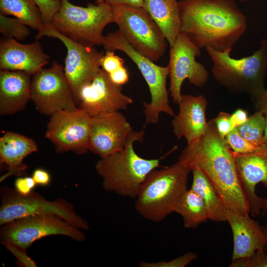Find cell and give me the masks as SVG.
<instances>
[{
    "label": "cell",
    "instance_id": "cell-19",
    "mask_svg": "<svg viewBox=\"0 0 267 267\" xmlns=\"http://www.w3.org/2000/svg\"><path fill=\"white\" fill-rule=\"evenodd\" d=\"M178 104L179 112L172 121L173 131L178 138H184L189 145L200 138L207 131L208 101L202 94H183Z\"/></svg>",
    "mask_w": 267,
    "mask_h": 267
},
{
    "label": "cell",
    "instance_id": "cell-26",
    "mask_svg": "<svg viewBox=\"0 0 267 267\" xmlns=\"http://www.w3.org/2000/svg\"><path fill=\"white\" fill-rule=\"evenodd\" d=\"M0 14L12 15L38 32L44 26L40 9L33 0H0Z\"/></svg>",
    "mask_w": 267,
    "mask_h": 267
},
{
    "label": "cell",
    "instance_id": "cell-25",
    "mask_svg": "<svg viewBox=\"0 0 267 267\" xmlns=\"http://www.w3.org/2000/svg\"><path fill=\"white\" fill-rule=\"evenodd\" d=\"M174 212L181 216L183 225L187 228H195L209 220L203 199L191 189H187L180 197Z\"/></svg>",
    "mask_w": 267,
    "mask_h": 267
},
{
    "label": "cell",
    "instance_id": "cell-7",
    "mask_svg": "<svg viewBox=\"0 0 267 267\" xmlns=\"http://www.w3.org/2000/svg\"><path fill=\"white\" fill-rule=\"evenodd\" d=\"M104 48L106 50H120L136 65L146 81L151 94L149 103L143 104L146 122L156 124L161 113L175 117V114L169 104L167 79L169 70L168 66H159L147 57L133 48L125 40L119 30L108 33L105 36Z\"/></svg>",
    "mask_w": 267,
    "mask_h": 267
},
{
    "label": "cell",
    "instance_id": "cell-10",
    "mask_svg": "<svg viewBox=\"0 0 267 267\" xmlns=\"http://www.w3.org/2000/svg\"><path fill=\"white\" fill-rule=\"evenodd\" d=\"M62 235L82 242L86 236L63 218L56 215L30 216L19 219L1 226L0 242L26 251L36 241L51 236Z\"/></svg>",
    "mask_w": 267,
    "mask_h": 267
},
{
    "label": "cell",
    "instance_id": "cell-29",
    "mask_svg": "<svg viewBox=\"0 0 267 267\" xmlns=\"http://www.w3.org/2000/svg\"><path fill=\"white\" fill-rule=\"evenodd\" d=\"M224 139L231 149L236 154L250 153L255 151L259 147L252 144L243 138L235 128L225 136Z\"/></svg>",
    "mask_w": 267,
    "mask_h": 267
},
{
    "label": "cell",
    "instance_id": "cell-31",
    "mask_svg": "<svg viewBox=\"0 0 267 267\" xmlns=\"http://www.w3.org/2000/svg\"><path fill=\"white\" fill-rule=\"evenodd\" d=\"M198 258L193 252L185 253L181 256L169 261H159L151 263L141 261L138 266L140 267H185L189 265Z\"/></svg>",
    "mask_w": 267,
    "mask_h": 267
},
{
    "label": "cell",
    "instance_id": "cell-8",
    "mask_svg": "<svg viewBox=\"0 0 267 267\" xmlns=\"http://www.w3.org/2000/svg\"><path fill=\"white\" fill-rule=\"evenodd\" d=\"M0 226L28 216L52 215L63 218L80 229L89 228L87 221L77 213L74 205L63 198L48 200L34 190L24 195L15 188L5 185L0 187Z\"/></svg>",
    "mask_w": 267,
    "mask_h": 267
},
{
    "label": "cell",
    "instance_id": "cell-13",
    "mask_svg": "<svg viewBox=\"0 0 267 267\" xmlns=\"http://www.w3.org/2000/svg\"><path fill=\"white\" fill-rule=\"evenodd\" d=\"M91 117L85 110H62L51 116L45 137L58 153L72 151L78 155L89 151Z\"/></svg>",
    "mask_w": 267,
    "mask_h": 267
},
{
    "label": "cell",
    "instance_id": "cell-2",
    "mask_svg": "<svg viewBox=\"0 0 267 267\" xmlns=\"http://www.w3.org/2000/svg\"><path fill=\"white\" fill-rule=\"evenodd\" d=\"M178 159L202 172L217 190L227 210L250 214L239 177L235 153L218 133L213 120L205 134L182 150Z\"/></svg>",
    "mask_w": 267,
    "mask_h": 267
},
{
    "label": "cell",
    "instance_id": "cell-43",
    "mask_svg": "<svg viewBox=\"0 0 267 267\" xmlns=\"http://www.w3.org/2000/svg\"><path fill=\"white\" fill-rule=\"evenodd\" d=\"M102 2H103L102 1V0H96V1H95L96 3H101Z\"/></svg>",
    "mask_w": 267,
    "mask_h": 267
},
{
    "label": "cell",
    "instance_id": "cell-27",
    "mask_svg": "<svg viewBox=\"0 0 267 267\" xmlns=\"http://www.w3.org/2000/svg\"><path fill=\"white\" fill-rule=\"evenodd\" d=\"M235 128L246 140L259 147L263 143L266 128L265 116L262 112L256 110L244 124Z\"/></svg>",
    "mask_w": 267,
    "mask_h": 267
},
{
    "label": "cell",
    "instance_id": "cell-24",
    "mask_svg": "<svg viewBox=\"0 0 267 267\" xmlns=\"http://www.w3.org/2000/svg\"><path fill=\"white\" fill-rule=\"evenodd\" d=\"M191 172L193 179L190 189L203 199L209 220L215 222H226V208L214 185L200 170L195 169Z\"/></svg>",
    "mask_w": 267,
    "mask_h": 267
},
{
    "label": "cell",
    "instance_id": "cell-42",
    "mask_svg": "<svg viewBox=\"0 0 267 267\" xmlns=\"http://www.w3.org/2000/svg\"><path fill=\"white\" fill-rule=\"evenodd\" d=\"M265 214H266V224L263 227V229L264 230V231L265 233L266 239H267V243H266V250L267 251V210L265 212Z\"/></svg>",
    "mask_w": 267,
    "mask_h": 267
},
{
    "label": "cell",
    "instance_id": "cell-41",
    "mask_svg": "<svg viewBox=\"0 0 267 267\" xmlns=\"http://www.w3.org/2000/svg\"><path fill=\"white\" fill-rule=\"evenodd\" d=\"M112 6L128 5L134 7H142L143 0H102Z\"/></svg>",
    "mask_w": 267,
    "mask_h": 267
},
{
    "label": "cell",
    "instance_id": "cell-36",
    "mask_svg": "<svg viewBox=\"0 0 267 267\" xmlns=\"http://www.w3.org/2000/svg\"><path fill=\"white\" fill-rule=\"evenodd\" d=\"M253 102L256 110L262 112L266 118V128L263 144H267V87L253 100Z\"/></svg>",
    "mask_w": 267,
    "mask_h": 267
},
{
    "label": "cell",
    "instance_id": "cell-37",
    "mask_svg": "<svg viewBox=\"0 0 267 267\" xmlns=\"http://www.w3.org/2000/svg\"><path fill=\"white\" fill-rule=\"evenodd\" d=\"M5 248L10 251L15 255L18 260L19 265L21 264V266L28 267L27 262L29 267H36L34 262L26 255V251L10 246H5Z\"/></svg>",
    "mask_w": 267,
    "mask_h": 267
},
{
    "label": "cell",
    "instance_id": "cell-38",
    "mask_svg": "<svg viewBox=\"0 0 267 267\" xmlns=\"http://www.w3.org/2000/svg\"><path fill=\"white\" fill-rule=\"evenodd\" d=\"M108 75L113 83L120 86L127 83L129 78L128 71L124 66L117 69Z\"/></svg>",
    "mask_w": 267,
    "mask_h": 267
},
{
    "label": "cell",
    "instance_id": "cell-17",
    "mask_svg": "<svg viewBox=\"0 0 267 267\" xmlns=\"http://www.w3.org/2000/svg\"><path fill=\"white\" fill-rule=\"evenodd\" d=\"M236 165L241 186L248 202L250 214L259 215L267 210V198L256 192L260 183L267 187V144H263L255 151L245 154L235 153Z\"/></svg>",
    "mask_w": 267,
    "mask_h": 267
},
{
    "label": "cell",
    "instance_id": "cell-23",
    "mask_svg": "<svg viewBox=\"0 0 267 267\" xmlns=\"http://www.w3.org/2000/svg\"><path fill=\"white\" fill-rule=\"evenodd\" d=\"M142 7L158 24L170 47L180 33L178 0H143Z\"/></svg>",
    "mask_w": 267,
    "mask_h": 267
},
{
    "label": "cell",
    "instance_id": "cell-11",
    "mask_svg": "<svg viewBox=\"0 0 267 267\" xmlns=\"http://www.w3.org/2000/svg\"><path fill=\"white\" fill-rule=\"evenodd\" d=\"M31 99L41 114L49 116L78 108L64 67L55 62L51 67L42 68L33 76Z\"/></svg>",
    "mask_w": 267,
    "mask_h": 267
},
{
    "label": "cell",
    "instance_id": "cell-12",
    "mask_svg": "<svg viewBox=\"0 0 267 267\" xmlns=\"http://www.w3.org/2000/svg\"><path fill=\"white\" fill-rule=\"evenodd\" d=\"M43 36L57 39L66 47L64 73L77 105L81 89L91 82L100 69V61L104 52L98 51L94 46L84 45L72 40L59 33L51 25L44 26L41 31L38 32L36 39Z\"/></svg>",
    "mask_w": 267,
    "mask_h": 267
},
{
    "label": "cell",
    "instance_id": "cell-16",
    "mask_svg": "<svg viewBox=\"0 0 267 267\" xmlns=\"http://www.w3.org/2000/svg\"><path fill=\"white\" fill-rule=\"evenodd\" d=\"M133 131L120 111L93 116L91 121L89 150L101 157L107 156L122 149Z\"/></svg>",
    "mask_w": 267,
    "mask_h": 267
},
{
    "label": "cell",
    "instance_id": "cell-18",
    "mask_svg": "<svg viewBox=\"0 0 267 267\" xmlns=\"http://www.w3.org/2000/svg\"><path fill=\"white\" fill-rule=\"evenodd\" d=\"M41 44H23L13 39L0 43V69L21 71L33 76L49 62Z\"/></svg>",
    "mask_w": 267,
    "mask_h": 267
},
{
    "label": "cell",
    "instance_id": "cell-20",
    "mask_svg": "<svg viewBox=\"0 0 267 267\" xmlns=\"http://www.w3.org/2000/svg\"><path fill=\"white\" fill-rule=\"evenodd\" d=\"M225 219L233 235L232 259L249 257L258 250L266 249L267 239L263 227L250 214L226 209Z\"/></svg>",
    "mask_w": 267,
    "mask_h": 267
},
{
    "label": "cell",
    "instance_id": "cell-1",
    "mask_svg": "<svg viewBox=\"0 0 267 267\" xmlns=\"http://www.w3.org/2000/svg\"><path fill=\"white\" fill-rule=\"evenodd\" d=\"M236 0H180V32L200 49H232L245 33L247 18Z\"/></svg>",
    "mask_w": 267,
    "mask_h": 267
},
{
    "label": "cell",
    "instance_id": "cell-44",
    "mask_svg": "<svg viewBox=\"0 0 267 267\" xmlns=\"http://www.w3.org/2000/svg\"><path fill=\"white\" fill-rule=\"evenodd\" d=\"M237 1H238L239 2H245V1H247L249 0H236Z\"/></svg>",
    "mask_w": 267,
    "mask_h": 267
},
{
    "label": "cell",
    "instance_id": "cell-28",
    "mask_svg": "<svg viewBox=\"0 0 267 267\" xmlns=\"http://www.w3.org/2000/svg\"><path fill=\"white\" fill-rule=\"evenodd\" d=\"M29 27L15 17L0 14V32L7 39L24 41L31 34Z\"/></svg>",
    "mask_w": 267,
    "mask_h": 267
},
{
    "label": "cell",
    "instance_id": "cell-34",
    "mask_svg": "<svg viewBox=\"0 0 267 267\" xmlns=\"http://www.w3.org/2000/svg\"><path fill=\"white\" fill-rule=\"evenodd\" d=\"M212 120L218 133L223 138L235 128L230 120V114L221 112Z\"/></svg>",
    "mask_w": 267,
    "mask_h": 267
},
{
    "label": "cell",
    "instance_id": "cell-4",
    "mask_svg": "<svg viewBox=\"0 0 267 267\" xmlns=\"http://www.w3.org/2000/svg\"><path fill=\"white\" fill-rule=\"evenodd\" d=\"M191 170L178 159L171 166L151 171L141 184L134 204L136 211L144 219L160 222L174 212L175 207L187 190Z\"/></svg>",
    "mask_w": 267,
    "mask_h": 267
},
{
    "label": "cell",
    "instance_id": "cell-5",
    "mask_svg": "<svg viewBox=\"0 0 267 267\" xmlns=\"http://www.w3.org/2000/svg\"><path fill=\"white\" fill-rule=\"evenodd\" d=\"M232 49L206 50L213 62L212 73L216 80L232 93H247L253 101L265 89L267 75V39L252 55L241 58L231 56Z\"/></svg>",
    "mask_w": 267,
    "mask_h": 267
},
{
    "label": "cell",
    "instance_id": "cell-15",
    "mask_svg": "<svg viewBox=\"0 0 267 267\" xmlns=\"http://www.w3.org/2000/svg\"><path fill=\"white\" fill-rule=\"evenodd\" d=\"M122 86L113 83L108 74L100 69L91 82L81 89L78 107L91 117L126 110L133 100L122 92Z\"/></svg>",
    "mask_w": 267,
    "mask_h": 267
},
{
    "label": "cell",
    "instance_id": "cell-30",
    "mask_svg": "<svg viewBox=\"0 0 267 267\" xmlns=\"http://www.w3.org/2000/svg\"><path fill=\"white\" fill-rule=\"evenodd\" d=\"M230 267H267V251H257L249 257L232 259Z\"/></svg>",
    "mask_w": 267,
    "mask_h": 267
},
{
    "label": "cell",
    "instance_id": "cell-40",
    "mask_svg": "<svg viewBox=\"0 0 267 267\" xmlns=\"http://www.w3.org/2000/svg\"><path fill=\"white\" fill-rule=\"evenodd\" d=\"M248 117L247 111L242 108L237 109L230 114V120L234 128L244 124Z\"/></svg>",
    "mask_w": 267,
    "mask_h": 267
},
{
    "label": "cell",
    "instance_id": "cell-22",
    "mask_svg": "<svg viewBox=\"0 0 267 267\" xmlns=\"http://www.w3.org/2000/svg\"><path fill=\"white\" fill-rule=\"evenodd\" d=\"M37 150V144L32 138L15 132L5 133L0 137V163L7 172L0 177V182L12 176H21L27 169L24 158Z\"/></svg>",
    "mask_w": 267,
    "mask_h": 267
},
{
    "label": "cell",
    "instance_id": "cell-39",
    "mask_svg": "<svg viewBox=\"0 0 267 267\" xmlns=\"http://www.w3.org/2000/svg\"><path fill=\"white\" fill-rule=\"evenodd\" d=\"M37 184L41 186L48 185L51 180L49 174L43 169H37L33 173L32 176Z\"/></svg>",
    "mask_w": 267,
    "mask_h": 267
},
{
    "label": "cell",
    "instance_id": "cell-6",
    "mask_svg": "<svg viewBox=\"0 0 267 267\" xmlns=\"http://www.w3.org/2000/svg\"><path fill=\"white\" fill-rule=\"evenodd\" d=\"M114 23L112 6L102 2L89 3L85 7L61 0V6L51 25L59 33L88 46L103 45L106 26Z\"/></svg>",
    "mask_w": 267,
    "mask_h": 267
},
{
    "label": "cell",
    "instance_id": "cell-3",
    "mask_svg": "<svg viewBox=\"0 0 267 267\" xmlns=\"http://www.w3.org/2000/svg\"><path fill=\"white\" fill-rule=\"evenodd\" d=\"M144 134V130H134L122 149L101 157L97 162L95 170L102 178L105 191L135 198L146 176L159 167L160 159L142 158L134 149V143L142 142Z\"/></svg>",
    "mask_w": 267,
    "mask_h": 267
},
{
    "label": "cell",
    "instance_id": "cell-32",
    "mask_svg": "<svg viewBox=\"0 0 267 267\" xmlns=\"http://www.w3.org/2000/svg\"><path fill=\"white\" fill-rule=\"evenodd\" d=\"M41 12L45 26L51 25L52 19L61 6V0H33Z\"/></svg>",
    "mask_w": 267,
    "mask_h": 267
},
{
    "label": "cell",
    "instance_id": "cell-14",
    "mask_svg": "<svg viewBox=\"0 0 267 267\" xmlns=\"http://www.w3.org/2000/svg\"><path fill=\"white\" fill-rule=\"evenodd\" d=\"M170 48L169 91L174 102L178 104L184 81L187 79L190 84L201 88L207 83L209 73L203 64L196 60L201 55V49L185 34L180 32Z\"/></svg>",
    "mask_w": 267,
    "mask_h": 267
},
{
    "label": "cell",
    "instance_id": "cell-35",
    "mask_svg": "<svg viewBox=\"0 0 267 267\" xmlns=\"http://www.w3.org/2000/svg\"><path fill=\"white\" fill-rule=\"evenodd\" d=\"M32 177H19L14 182V188L21 194L26 195L30 193L36 185Z\"/></svg>",
    "mask_w": 267,
    "mask_h": 267
},
{
    "label": "cell",
    "instance_id": "cell-21",
    "mask_svg": "<svg viewBox=\"0 0 267 267\" xmlns=\"http://www.w3.org/2000/svg\"><path fill=\"white\" fill-rule=\"evenodd\" d=\"M31 75L9 70L0 71V115L9 116L26 107L31 99Z\"/></svg>",
    "mask_w": 267,
    "mask_h": 267
},
{
    "label": "cell",
    "instance_id": "cell-33",
    "mask_svg": "<svg viewBox=\"0 0 267 267\" xmlns=\"http://www.w3.org/2000/svg\"><path fill=\"white\" fill-rule=\"evenodd\" d=\"M124 60L115 55L114 51L106 50L100 61V67L108 74L124 66Z\"/></svg>",
    "mask_w": 267,
    "mask_h": 267
},
{
    "label": "cell",
    "instance_id": "cell-9",
    "mask_svg": "<svg viewBox=\"0 0 267 267\" xmlns=\"http://www.w3.org/2000/svg\"><path fill=\"white\" fill-rule=\"evenodd\" d=\"M114 22L127 43L153 62L165 54L168 42L162 30L142 7L112 6Z\"/></svg>",
    "mask_w": 267,
    "mask_h": 267
}]
</instances>
